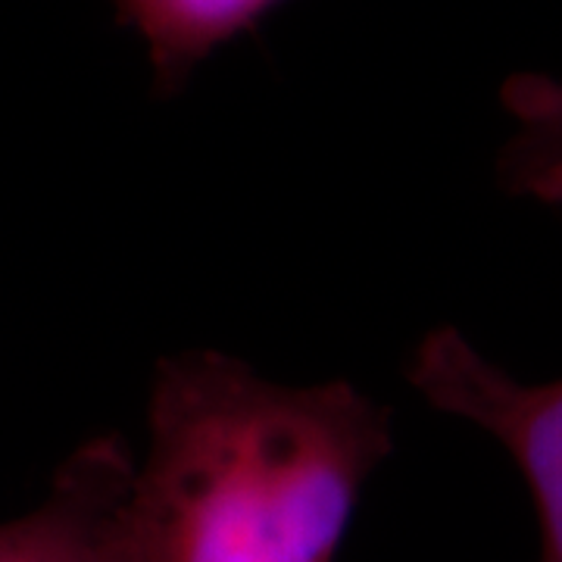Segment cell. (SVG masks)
Masks as SVG:
<instances>
[{"mask_svg":"<svg viewBox=\"0 0 562 562\" xmlns=\"http://www.w3.org/2000/svg\"><path fill=\"white\" fill-rule=\"evenodd\" d=\"M391 447V409L350 382H272L222 350L166 357L132 484L138 562H335Z\"/></svg>","mask_w":562,"mask_h":562,"instance_id":"obj_1","label":"cell"},{"mask_svg":"<svg viewBox=\"0 0 562 562\" xmlns=\"http://www.w3.org/2000/svg\"><path fill=\"white\" fill-rule=\"evenodd\" d=\"M409 384L435 409L479 425L506 447L538 506L541 562H562V379L519 382L441 325L416 347Z\"/></svg>","mask_w":562,"mask_h":562,"instance_id":"obj_2","label":"cell"},{"mask_svg":"<svg viewBox=\"0 0 562 562\" xmlns=\"http://www.w3.org/2000/svg\"><path fill=\"white\" fill-rule=\"evenodd\" d=\"M132 484L135 460L120 435L79 443L44 501L0 522V562H138Z\"/></svg>","mask_w":562,"mask_h":562,"instance_id":"obj_3","label":"cell"},{"mask_svg":"<svg viewBox=\"0 0 562 562\" xmlns=\"http://www.w3.org/2000/svg\"><path fill=\"white\" fill-rule=\"evenodd\" d=\"M281 0H113L147 44L157 94H176L222 44L250 32Z\"/></svg>","mask_w":562,"mask_h":562,"instance_id":"obj_4","label":"cell"},{"mask_svg":"<svg viewBox=\"0 0 562 562\" xmlns=\"http://www.w3.org/2000/svg\"><path fill=\"white\" fill-rule=\"evenodd\" d=\"M501 101L513 120V135L497 160L503 188L516 198L562 206V76H513Z\"/></svg>","mask_w":562,"mask_h":562,"instance_id":"obj_5","label":"cell"}]
</instances>
